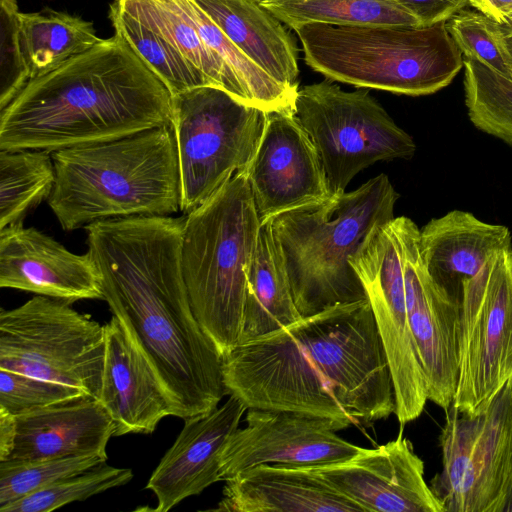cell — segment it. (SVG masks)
<instances>
[{
  "label": "cell",
  "instance_id": "obj_1",
  "mask_svg": "<svg viewBox=\"0 0 512 512\" xmlns=\"http://www.w3.org/2000/svg\"><path fill=\"white\" fill-rule=\"evenodd\" d=\"M185 217L130 216L85 226L105 300L185 420L228 394L223 356L195 318L182 272Z\"/></svg>",
  "mask_w": 512,
  "mask_h": 512
},
{
  "label": "cell",
  "instance_id": "obj_2",
  "mask_svg": "<svg viewBox=\"0 0 512 512\" xmlns=\"http://www.w3.org/2000/svg\"><path fill=\"white\" fill-rule=\"evenodd\" d=\"M228 395L247 409L312 414L345 429L395 412L389 363L368 299L340 303L223 356Z\"/></svg>",
  "mask_w": 512,
  "mask_h": 512
},
{
  "label": "cell",
  "instance_id": "obj_3",
  "mask_svg": "<svg viewBox=\"0 0 512 512\" xmlns=\"http://www.w3.org/2000/svg\"><path fill=\"white\" fill-rule=\"evenodd\" d=\"M172 95L117 34L29 80L0 111V150H58L171 124Z\"/></svg>",
  "mask_w": 512,
  "mask_h": 512
},
{
  "label": "cell",
  "instance_id": "obj_4",
  "mask_svg": "<svg viewBox=\"0 0 512 512\" xmlns=\"http://www.w3.org/2000/svg\"><path fill=\"white\" fill-rule=\"evenodd\" d=\"M55 183L47 199L62 229L130 216L181 210L171 124L51 153Z\"/></svg>",
  "mask_w": 512,
  "mask_h": 512
},
{
  "label": "cell",
  "instance_id": "obj_5",
  "mask_svg": "<svg viewBox=\"0 0 512 512\" xmlns=\"http://www.w3.org/2000/svg\"><path fill=\"white\" fill-rule=\"evenodd\" d=\"M398 198L380 174L356 190L268 220L302 317L368 299L350 257L376 226L394 218Z\"/></svg>",
  "mask_w": 512,
  "mask_h": 512
},
{
  "label": "cell",
  "instance_id": "obj_6",
  "mask_svg": "<svg viewBox=\"0 0 512 512\" xmlns=\"http://www.w3.org/2000/svg\"><path fill=\"white\" fill-rule=\"evenodd\" d=\"M261 226L246 169L184 218L181 264L189 302L222 356L240 342L248 273Z\"/></svg>",
  "mask_w": 512,
  "mask_h": 512
},
{
  "label": "cell",
  "instance_id": "obj_7",
  "mask_svg": "<svg viewBox=\"0 0 512 512\" xmlns=\"http://www.w3.org/2000/svg\"><path fill=\"white\" fill-rule=\"evenodd\" d=\"M307 65L328 79L409 96L448 86L464 66L446 22L432 25H331L293 28Z\"/></svg>",
  "mask_w": 512,
  "mask_h": 512
},
{
  "label": "cell",
  "instance_id": "obj_8",
  "mask_svg": "<svg viewBox=\"0 0 512 512\" xmlns=\"http://www.w3.org/2000/svg\"><path fill=\"white\" fill-rule=\"evenodd\" d=\"M266 113L219 86L172 95L181 185V211L206 201L234 173L245 170L258 147Z\"/></svg>",
  "mask_w": 512,
  "mask_h": 512
},
{
  "label": "cell",
  "instance_id": "obj_9",
  "mask_svg": "<svg viewBox=\"0 0 512 512\" xmlns=\"http://www.w3.org/2000/svg\"><path fill=\"white\" fill-rule=\"evenodd\" d=\"M71 303L36 295L0 313V369L69 385L98 399L104 326Z\"/></svg>",
  "mask_w": 512,
  "mask_h": 512
},
{
  "label": "cell",
  "instance_id": "obj_10",
  "mask_svg": "<svg viewBox=\"0 0 512 512\" xmlns=\"http://www.w3.org/2000/svg\"><path fill=\"white\" fill-rule=\"evenodd\" d=\"M294 114L316 148L331 196L374 163L410 159L416 151L413 138L367 90L348 92L330 80L305 85Z\"/></svg>",
  "mask_w": 512,
  "mask_h": 512
},
{
  "label": "cell",
  "instance_id": "obj_11",
  "mask_svg": "<svg viewBox=\"0 0 512 512\" xmlns=\"http://www.w3.org/2000/svg\"><path fill=\"white\" fill-rule=\"evenodd\" d=\"M457 354L451 405L460 414L476 415L512 381V248L461 284Z\"/></svg>",
  "mask_w": 512,
  "mask_h": 512
},
{
  "label": "cell",
  "instance_id": "obj_12",
  "mask_svg": "<svg viewBox=\"0 0 512 512\" xmlns=\"http://www.w3.org/2000/svg\"><path fill=\"white\" fill-rule=\"evenodd\" d=\"M449 408L440 435L443 468L429 486L444 512H486L512 465V381L476 415Z\"/></svg>",
  "mask_w": 512,
  "mask_h": 512
},
{
  "label": "cell",
  "instance_id": "obj_13",
  "mask_svg": "<svg viewBox=\"0 0 512 512\" xmlns=\"http://www.w3.org/2000/svg\"><path fill=\"white\" fill-rule=\"evenodd\" d=\"M350 263L370 302L390 367L394 413L404 425L420 416L428 397L408 320L402 245L392 238L370 240Z\"/></svg>",
  "mask_w": 512,
  "mask_h": 512
},
{
  "label": "cell",
  "instance_id": "obj_14",
  "mask_svg": "<svg viewBox=\"0 0 512 512\" xmlns=\"http://www.w3.org/2000/svg\"><path fill=\"white\" fill-rule=\"evenodd\" d=\"M245 421L221 455L222 481L259 464L325 466L350 460L364 450L339 437L335 422L312 414L251 408Z\"/></svg>",
  "mask_w": 512,
  "mask_h": 512
},
{
  "label": "cell",
  "instance_id": "obj_15",
  "mask_svg": "<svg viewBox=\"0 0 512 512\" xmlns=\"http://www.w3.org/2000/svg\"><path fill=\"white\" fill-rule=\"evenodd\" d=\"M401 219L408 320L428 400L447 410L458 375L459 295L432 278L419 249L420 228Z\"/></svg>",
  "mask_w": 512,
  "mask_h": 512
},
{
  "label": "cell",
  "instance_id": "obj_16",
  "mask_svg": "<svg viewBox=\"0 0 512 512\" xmlns=\"http://www.w3.org/2000/svg\"><path fill=\"white\" fill-rule=\"evenodd\" d=\"M246 174L262 223L331 197L319 155L294 110L266 113Z\"/></svg>",
  "mask_w": 512,
  "mask_h": 512
},
{
  "label": "cell",
  "instance_id": "obj_17",
  "mask_svg": "<svg viewBox=\"0 0 512 512\" xmlns=\"http://www.w3.org/2000/svg\"><path fill=\"white\" fill-rule=\"evenodd\" d=\"M310 468L365 512H444L402 429L394 440L350 460Z\"/></svg>",
  "mask_w": 512,
  "mask_h": 512
},
{
  "label": "cell",
  "instance_id": "obj_18",
  "mask_svg": "<svg viewBox=\"0 0 512 512\" xmlns=\"http://www.w3.org/2000/svg\"><path fill=\"white\" fill-rule=\"evenodd\" d=\"M0 287L69 303L103 299L100 278L88 252L75 254L22 222L0 230Z\"/></svg>",
  "mask_w": 512,
  "mask_h": 512
},
{
  "label": "cell",
  "instance_id": "obj_19",
  "mask_svg": "<svg viewBox=\"0 0 512 512\" xmlns=\"http://www.w3.org/2000/svg\"><path fill=\"white\" fill-rule=\"evenodd\" d=\"M246 410L244 403L230 394L210 413L184 420V427L146 484L157 498L154 511L167 512L222 481L221 455Z\"/></svg>",
  "mask_w": 512,
  "mask_h": 512
},
{
  "label": "cell",
  "instance_id": "obj_20",
  "mask_svg": "<svg viewBox=\"0 0 512 512\" xmlns=\"http://www.w3.org/2000/svg\"><path fill=\"white\" fill-rule=\"evenodd\" d=\"M105 351L98 400L115 424L114 436L149 434L177 417L163 382L116 316L104 325Z\"/></svg>",
  "mask_w": 512,
  "mask_h": 512
},
{
  "label": "cell",
  "instance_id": "obj_21",
  "mask_svg": "<svg viewBox=\"0 0 512 512\" xmlns=\"http://www.w3.org/2000/svg\"><path fill=\"white\" fill-rule=\"evenodd\" d=\"M225 482L213 511L365 512L310 467L259 464Z\"/></svg>",
  "mask_w": 512,
  "mask_h": 512
},
{
  "label": "cell",
  "instance_id": "obj_22",
  "mask_svg": "<svg viewBox=\"0 0 512 512\" xmlns=\"http://www.w3.org/2000/svg\"><path fill=\"white\" fill-rule=\"evenodd\" d=\"M114 432L115 424L98 399L56 404L17 416L16 441L8 460L88 455L107 459L106 447Z\"/></svg>",
  "mask_w": 512,
  "mask_h": 512
},
{
  "label": "cell",
  "instance_id": "obj_23",
  "mask_svg": "<svg viewBox=\"0 0 512 512\" xmlns=\"http://www.w3.org/2000/svg\"><path fill=\"white\" fill-rule=\"evenodd\" d=\"M512 248L510 230L452 210L420 229L422 260L434 280L460 295L461 284L475 276L494 255Z\"/></svg>",
  "mask_w": 512,
  "mask_h": 512
},
{
  "label": "cell",
  "instance_id": "obj_24",
  "mask_svg": "<svg viewBox=\"0 0 512 512\" xmlns=\"http://www.w3.org/2000/svg\"><path fill=\"white\" fill-rule=\"evenodd\" d=\"M248 58L285 88L299 89L298 47L257 0H194Z\"/></svg>",
  "mask_w": 512,
  "mask_h": 512
},
{
  "label": "cell",
  "instance_id": "obj_25",
  "mask_svg": "<svg viewBox=\"0 0 512 512\" xmlns=\"http://www.w3.org/2000/svg\"><path fill=\"white\" fill-rule=\"evenodd\" d=\"M302 318L275 243L270 223H262L250 265L240 343L280 330Z\"/></svg>",
  "mask_w": 512,
  "mask_h": 512
},
{
  "label": "cell",
  "instance_id": "obj_26",
  "mask_svg": "<svg viewBox=\"0 0 512 512\" xmlns=\"http://www.w3.org/2000/svg\"><path fill=\"white\" fill-rule=\"evenodd\" d=\"M115 1L125 11L165 37L214 85L249 104L233 70L205 44L179 0Z\"/></svg>",
  "mask_w": 512,
  "mask_h": 512
},
{
  "label": "cell",
  "instance_id": "obj_27",
  "mask_svg": "<svg viewBox=\"0 0 512 512\" xmlns=\"http://www.w3.org/2000/svg\"><path fill=\"white\" fill-rule=\"evenodd\" d=\"M19 36L30 80L57 69L102 40L92 22L49 8L19 12Z\"/></svg>",
  "mask_w": 512,
  "mask_h": 512
},
{
  "label": "cell",
  "instance_id": "obj_28",
  "mask_svg": "<svg viewBox=\"0 0 512 512\" xmlns=\"http://www.w3.org/2000/svg\"><path fill=\"white\" fill-rule=\"evenodd\" d=\"M259 3L292 29L306 23L421 26L415 16L391 0H260Z\"/></svg>",
  "mask_w": 512,
  "mask_h": 512
},
{
  "label": "cell",
  "instance_id": "obj_29",
  "mask_svg": "<svg viewBox=\"0 0 512 512\" xmlns=\"http://www.w3.org/2000/svg\"><path fill=\"white\" fill-rule=\"evenodd\" d=\"M55 183L51 152L0 150V230L21 223L48 199Z\"/></svg>",
  "mask_w": 512,
  "mask_h": 512
},
{
  "label": "cell",
  "instance_id": "obj_30",
  "mask_svg": "<svg viewBox=\"0 0 512 512\" xmlns=\"http://www.w3.org/2000/svg\"><path fill=\"white\" fill-rule=\"evenodd\" d=\"M109 18L115 34L127 42L165 84L171 95L199 86L214 85L165 37L125 11L115 0L110 5Z\"/></svg>",
  "mask_w": 512,
  "mask_h": 512
},
{
  "label": "cell",
  "instance_id": "obj_31",
  "mask_svg": "<svg viewBox=\"0 0 512 512\" xmlns=\"http://www.w3.org/2000/svg\"><path fill=\"white\" fill-rule=\"evenodd\" d=\"M205 44L237 76L250 105L264 111L294 110L297 92L280 85L248 58L194 0H179Z\"/></svg>",
  "mask_w": 512,
  "mask_h": 512
},
{
  "label": "cell",
  "instance_id": "obj_32",
  "mask_svg": "<svg viewBox=\"0 0 512 512\" xmlns=\"http://www.w3.org/2000/svg\"><path fill=\"white\" fill-rule=\"evenodd\" d=\"M463 64L469 120L478 130L512 147V79L473 59L464 58Z\"/></svg>",
  "mask_w": 512,
  "mask_h": 512
},
{
  "label": "cell",
  "instance_id": "obj_33",
  "mask_svg": "<svg viewBox=\"0 0 512 512\" xmlns=\"http://www.w3.org/2000/svg\"><path fill=\"white\" fill-rule=\"evenodd\" d=\"M132 477L131 469L113 467L104 462L0 507V511L51 512L74 501H83L126 485Z\"/></svg>",
  "mask_w": 512,
  "mask_h": 512
},
{
  "label": "cell",
  "instance_id": "obj_34",
  "mask_svg": "<svg viewBox=\"0 0 512 512\" xmlns=\"http://www.w3.org/2000/svg\"><path fill=\"white\" fill-rule=\"evenodd\" d=\"M447 29L465 59L512 79V62L502 26L477 10L462 9L446 21Z\"/></svg>",
  "mask_w": 512,
  "mask_h": 512
},
{
  "label": "cell",
  "instance_id": "obj_35",
  "mask_svg": "<svg viewBox=\"0 0 512 512\" xmlns=\"http://www.w3.org/2000/svg\"><path fill=\"white\" fill-rule=\"evenodd\" d=\"M97 455L0 462V507L68 476L106 462Z\"/></svg>",
  "mask_w": 512,
  "mask_h": 512
},
{
  "label": "cell",
  "instance_id": "obj_36",
  "mask_svg": "<svg viewBox=\"0 0 512 512\" xmlns=\"http://www.w3.org/2000/svg\"><path fill=\"white\" fill-rule=\"evenodd\" d=\"M83 397L78 388L0 369V407L16 416Z\"/></svg>",
  "mask_w": 512,
  "mask_h": 512
},
{
  "label": "cell",
  "instance_id": "obj_37",
  "mask_svg": "<svg viewBox=\"0 0 512 512\" xmlns=\"http://www.w3.org/2000/svg\"><path fill=\"white\" fill-rule=\"evenodd\" d=\"M30 80L19 36L16 0H0V111Z\"/></svg>",
  "mask_w": 512,
  "mask_h": 512
},
{
  "label": "cell",
  "instance_id": "obj_38",
  "mask_svg": "<svg viewBox=\"0 0 512 512\" xmlns=\"http://www.w3.org/2000/svg\"><path fill=\"white\" fill-rule=\"evenodd\" d=\"M413 16L421 25L446 22L468 5L469 0H391Z\"/></svg>",
  "mask_w": 512,
  "mask_h": 512
},
{
  "label": "cell",
  "instance_id": "obj_39",
  "mask_svg": "<svg viewBox=\"0 0 512 512\" xmlns=\"http://www.w3.org/2000/svg\"><path fill=\"white\" fill-rule=\"evenodd\" d=\"M468 5L501 26L512 22V0H469Z\"/></svg>",
  "mask_w": 512,
  "mask_h": 512
},
{
  "label": "cell",
  "instance_id": "obj_40",
  "mask_svg": "<svg viewBox=\"0 0 512 512\" xmlns=\"http://www.w3.org/2000/svg\"><path fill=\"white\" fill-rule=\"evenodd\" d=\"M17 436V416L0 407V462L7 461Z\"/></svg>",
  "mask_w": 512,
  "mask_h": 512
},
{
  "label": "cell",
  "instance_id": "obj_41",
  "mask_svg": "<svg viewBox=\"0 0 512 512\" xmlns=\"http://www.w3.org/2000/svg\"><path fill=\"white\" fill-rule=\"evenodd\" d=\"M486 512H512V465L497 496L488 506Z\"/></svg>",
  "mask_w": 512,
  "mask_h": 512
},
{
  "label": "cell",
  "instance_id": "obj_42",
  "mask_svg": "<svg viewBox=\"0 0 512 512\" xmlns=\"http://www.w3.org/2000/svg\"><path fill=\"white\" fill-rule=\"evenodd\" d=\"M504 41L507 51L512 62V22L508 25L502 26Z\"/></svg>",
  "mask_w": 512,
  "mask_h": 512
},
{
  "label": "cell",
  "instance_id": "obj_43",
  "mask_svg": "<svg viewBox=\"0 0 512 512\" xmlns=\"http://www.w3.org/2000/svg\"><path fill=\"white\" fill-rule=\"evenodd\" d=\"M257 1H260V0H257Z\"/></svg>",
  "mask_w": 512,
  "mask_h": 512
}]
</instances>
